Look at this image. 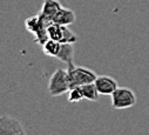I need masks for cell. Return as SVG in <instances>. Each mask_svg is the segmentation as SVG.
<instances>
[{
    "label": "cell",
    "mask_w": 149,
    "mask_h": 135,
    "mask_svg": "<svg viewBox=\"0 0 149 135\" xmlns=\"http://www.w3.org/2000/svg\"><path fill=\"white\" fill-rule=\"evenodd\" d=\"M49 25H51V22H48L39 13L36 15L29 17L25 20L26 29L35 37L34 41L39 46H42L49 39V37H48V26Z\"/></svg>",
    "instance_id": "1"
},
{
    "label": "cell",
    "mask_w": 149,
    "mask_h": 135,
    "mask_svg": "<svg viewBox=\"0 0 149 135\" xmlns=\"http://www.w3.org/2000/svg\"><path fill=\"white\" fill-rule=\"evenodd\" d=\"M72 88L69 75L67 72V68H58L51 77L47 89L48 93L52 96H59L65 93H68V90Z\"/></svg>",
    "instance_id": "2"
},
{
    "label": "cell",
    "mask_w": 149,
    "mask_h": 135,
    "mask_svg": "<svg viewBox=\"0 0 149 135\" xmlns=\"http://www.w3.org/2000/svg\"><path fill=\"white\" fill-rule=\"evenodd\" d=\"M67 72H68V75H69V80H70V86L72 87L92 84L97 78L96 73L93 72L92 70L86 68V67L75 66L74 62L67 65Z\"/></svg>",
    "instance_id": "3"
},
{
    "label": "cell",
    "mask_w": 149,
    "mask_h": 135,
    "mask_svg": "<svg viewBox=\"0 0 149 135\" xmlns=\"http://www.w3.org/2000/svg\"><path fill=\"white\" fill-rule=\"evenodd\" d=\"M111 96V107L114 109H128L136 105V95L133 89L119 87Z\"/></svg>",
    "instance_id": "4"
},
{
    "label": "cell",
    "mask_w": 149,
    "mask_h": 135,
    "mask_svg": "<svg viewBox=\"0 0 149 135\" xmlns=\"http://www.w3.org/2000/svg\"><path fill=\"white\" fill-rule=\"evenodd\" d=\"M48 37L61 44H75L78 41V35L70 28L54 22L48 26Z\"/></svg>",
    "instance_id": "5"
},
{
    "label": "cell",
    "mask_w": 149,
    "mask_h": 135,
    "mask_svg": "<svg viewBox=\"0 0 149 135\" xmlns=\"http://www.w3.org/2000/svg\"><path fill=\"white\" fill-rule=\"evenodd\" d=\"M0 135H27V132L19 119L4 114L0 118Z\"/></svg>",
    "instance_id": "6"
},
{
    "label": "cell",
    "mask_w": 149,
    "mask_h": 135,
    "mask_svg": "<svg viewBox=\"0 0 149 135\" xmlns=\"http://www.w3.org/2000/svg\"><path fill=\"white\" fill-rule=\"evenodd\" d=\"M100 95H111L118 88V81L109 75H99L94 81Z\"/></svg>",
    "instance_id": "7"
},
{
    "label": "cell",
    "mask_w": 149,
    "mask_h": 135,
    "mask_svg": "<svg viewBox=\"0 0 149 135\" xmlns=\"http://www.w3.org/2000/svg\"><path fill=\"white\" fill-rule=\"evenodd\" d=\"M61 7L62 6H61V4L58 1V0H45L39 14H41L48 22L52 24L55 14L59 12V10Z\"/></svg>",
    "instance_id": "8"
},
{
    "label": "cell",
    "mask_w": 149,
    "mask_h": 135,
    "mask_svg": "<svg viewBox=\"0 0 149 135\" xmlns=\"http://www.w3.org/2000/svg\"><path fill=\"white\" fill-rule=\"evenodd\" d=\"M75 20H77V15L72 10L66 8V7H61L59 10V12L55 14L53 22L62 25V26H69L73 22H75Z\"/></svg>",
    "instance_id": "9"
},
{
    "label": "cell",
    "mask_w": 149,
    "mask_h": 135,
    "mask_svg": "<svg viewBox=\"0 0 149 135\" xmlns=\"http://www.w3.org/2000/svg\"><path fill=\"white\" fill-rule=\"evenodd\" d=\"M74 44H61L60 52L56 56L61 62L69 65L73 63V58H74Z\"/></svg>",
    "instance_id": "10"
},
{
    "label": "cell",
    "mask_w": 149,
    "mask_h": 135,
    "mask_svg": "<svg viewBox=\"0 0 149 135\" xmlns=\"http://www.w3.org/2000/svg\"><path fill=\"white\" fill-rule=\"evenodd\" d=\"M41 47H42L44 53H45L47 56L56 58L58 54H59V52H60V48H61V42L55 41V40H53V39H48Z\"/></svg>",
    "instance_id": "11"
},
{
    "label": "cell",
    "mask_w": 149,
    "mask_h": 135,
    "mask_svg": "<svg viewBox=\"0 0 149 135\" xmlns=\"http://www.w3.org/2000/svg\"><path fill=\"white\" fill-rule=\"evenodd\" d=\"M81 89H82V93H84L85 99H87L89 101H97L99 100L100 93H99V90H97V88H96V86H95L94 82L81 86Z\"/></svg>",
    "instance_id": "12"
},
{
    "label": "cell",
    "mask_w": 149,
    "mask_h": 135,
    "mask_svg": "<svg viewBox=\"0 0 149 135\" xmlns=\"http://www.w3.org/2000/svg\"><path fill=\"white\" fill-rule=\"evenodd\" d=\"M82 99H85V96H84L81 86L72 87V88L68 90V101H69V102L77 104V102H80Z\"/></svg>",
    "instance_id": "13"
}]
</instances>
